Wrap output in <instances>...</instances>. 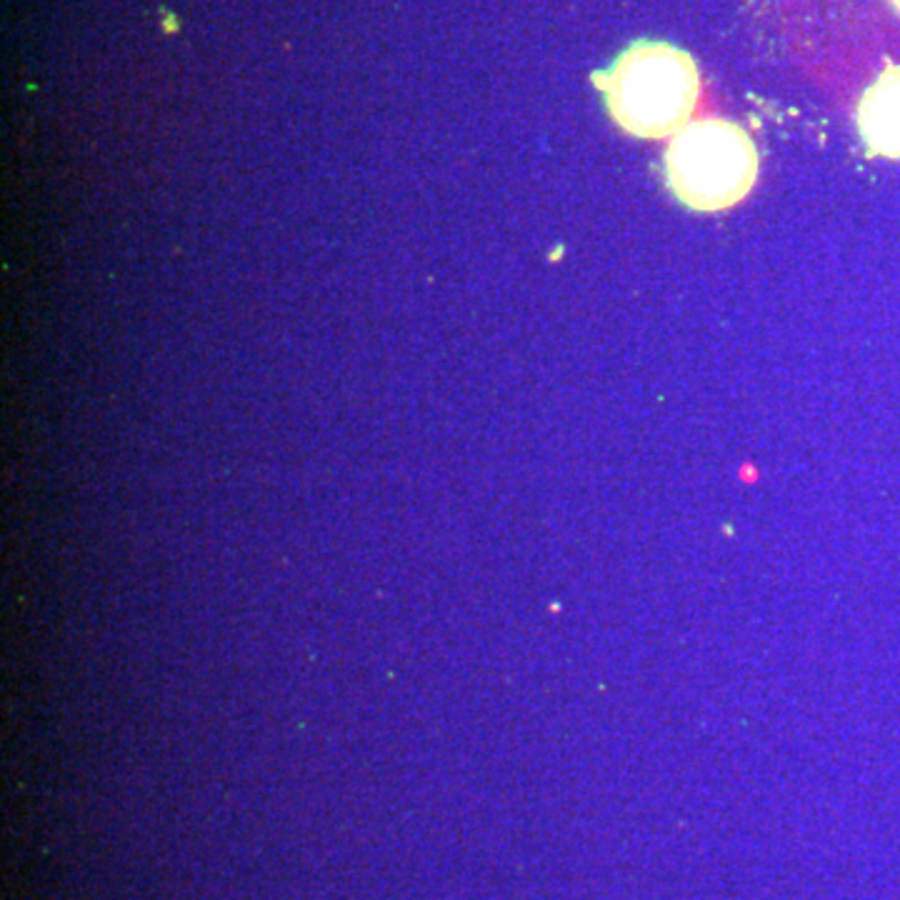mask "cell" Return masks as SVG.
Masks as SVG:
<instances>
[{"instance_id":"1","label":"cell","mask_w":900,"mask_h":900,"mask_svg":"<svg viewBox=\"0 0 900 900\" xmlns=\"http://www.w3.org/2000/svg\"><path fill=\"white\" fill-rule=\"evenodd\" d=\"M595 83L613 123L633 138H673L698 108L695 60L663 41L631 43Z\"/></svg>"},{"instance_id":"2","label":"cell","mask_w":900,"mask_h":900,"mask_svg":"<svg viewBox=\"0 0 900 900\" xmlns=\"http://www.w3.org/2000/svg\"><path fill=\"white\" fill-rule=\"evenodd\" d=\"M663 173L673 198L690 211H728L756 186L758 148L743 125L698 118L670 138Z\"/></svg>"},{"instance_id":"3","label":"cell","mask_w":900,"mask_h":900,"mask_svg":"<svg viewBox=\"0 0 900 900\" xmlns=\"http://www.w3.org/2000/svg\"><path fill=\"white\" fill-rule=\"evenodd\" d=\"M858 131L870 153L900 160V66L888 63L858 103Z\"/></svg>"},{"instance_id":"4","label":"cell","mask_w":900,"mask_h":900,"mask_svg":"<svg viewBox=\"0 0 900 900\" xmlns=\"http://www.w3.org/2000/svg\"><path fill=\"white\" fill-rule=\"evenodd\" d=\"M163 23H166V31H170V33H176V31H178V21H176V15H173V13H170V15H166V21Z\"/></svg>"},{"instance_id":"5","label":"cell","mask_w":900,"mask_h":900,"mask_svg":"<svg viewBox=\"0 0 900 900\" xmlns=\"http://www.w3.org/2000/svg\"><path fill=\"white\" fill-rule=\"evenodd\" d=\"M890 5L895 8V13H900V0H890Z\"/></svg>"}]
</instances>
